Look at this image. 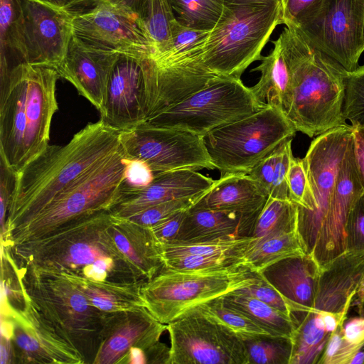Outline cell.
<instances>
[{"mask_svg":"<svg viewBox=\"0 0 364 364\" xmlns=\"http://www.w3.org/2000/svg\"><path fill=\"white\" fill-rule=\"evenodd\" d=\"M343 325L331 335L318 364H350L362 347L349 342L344 337Z\"/></svg>","mask_w":364,"mask_h":364,"instance_id":"43","label":"cell"},{"mask_svg":"<svg viewBox=\"0 0 364 364\" xmlns=\"http://www.w3.org/2000/svg\"><path fill=\"white\" fill-rule=\"evenodd\" d=\"M351 137V125L333 128L317 136L302 159L312 196L311 208L298 210V230L307 254L314 250Z\"/></svg>","mask_w":364,"mask_h":364,"instance_id":"13","label":"cell"},{"mask_svg":"<svg viewBox=\"0 0 364 364\" xmlns=\"http://www.w3.org/2000/svg\"><path fill=\"white\" fill-rule=\"evenodd\" d=\"M18 268L23 289L36 306L77 348L86 363H91L90 358L93 361L105 313L65 277L24 266Z\"/></svg>","mask_w":364,"mask_h":364,"instance_id":"7","label":"cell"},{"mask_svg":"<svg viewBox=\"0 0 364 364\" xmlns=\"http://www.w3.org/2000/svg\"><path fill=\"white\" fill-rule=\"evenodd\" d=\"M342 328L344 337L349 342L359 346L364 345V317L360 316L345 321Z\"/></svg>","mask_w":364,"mask_h":364,"instance_id":"53","label":"cell"},{"mask_svg":"<svg viewBox=\"0 0 364 364\" xmlns=\"http://www.w3.org/2000/svg\"><path fill=\"white\" fill-rule=\"evenodd\" d=\"M174 16L181 25L211 31L221 17L225 0H168Z\"/></svg>","mask_w":364,"mask_h":364,"instance_id":"35","label":"cell"},{"mask_svg":"<svg viewBox=\"0 0 364 364\" xmlns=\"http://www.w3.org/2000/svg\"><path fill=\"white\" fill-rule=\"evenodd\" d=\"M363 286L364 250H346L321 267L311 311L333 315L345 322Z\"/></svg>","mask_w":364,"mask_h":364,"instance_id":"22","label":"cell"},{"mask_svg":"<svg viewBox=\"0 0 364 364\" xmlns=\"http://www.w3.org/2000/svg\"><path fill=\"white\" fill-rule=\"evenodd\" d=\"M225 1L228 2H233V3H239V4H262V3H267L273 0H225ZM282 2L284 8V14H285V9L287 6V0H279Z\"/></svg>","mask_w":364,"mask_h":364,"instance_id":"56","label":"cell"},{"mask_svg":"<svg viewBox=\"0 0 364 364\" xmlns=\"http://www.w3.org/2000/svg\"><path fill=\"white\" fill-rule=\"evenodd\" d=\"M289 198L298 210L307 211L312 206V196L303 159L292 156L287 173Z\"/></svg>","mask_w":364,"mask_h":364,"instance_id":"41","label":"cell"},{"mask_svg":"<svg viewBox=\"0 0 364 364\" xmlns=\"http://www.w3.org/2000/svg\"><path fill=\"white\" fill-rule=\"evenodd\" d=\"M186 210L180 211L150 227L156 237L162 244L171 242L175 240Z\"/></svg>","mask_w":364,"mask_h":364,"instance_id":"50","label":"cell"},{"mask_svg":"<svg viewBox=\"0 0 364 364\" xmlns=\"http://www.w3.org/2000/svg\"><path fill=\"white\" fill-rule=\"evenodd\" d=\"M165 267L178 271L221 270L242 264V257L232 255H182L164 257Z\"/></svg>","mask_w":364,"mask_h":364,"instance_id":"39","label":"cell"},{"mask_svg":"<svg viewBox=\"0 0 364 364\" xmlns=\"http://www.w3.org/2000/svg\"><path fill=\"white\" fill-rule=\"evenodd\" d=\"M291 25L347 72L358 68L364 52V0H318Z\"/></svg>","mask_w":364,"mask_h":364,"instance_id":"12","label":"cell"},{"mask_svg":"<svg viewBox=\"0 0 364 364\" xmlns=\"http://www.w3.org/2000/svg\"><path fill=\"white\" fill-rule=\"evenodd\" d=\"M169 364H248L242 339L196 308L167 324Z\"/></svg>","mask_w":364,"mask_h":364,"instance_id":"15","label":"cell"},{"mask_svg":"<svg viewBox=\"0 0 364 364\" xmlns=\"http://www.w3.org/2000/svg\"><path fill=\"white\" fill-rule=\"evenodd\" d=\"M199 198H183L161 203L149 207L127 219L150 228L180 211L188 210Z\"/></svg>","mask_w":364,"mask_h":364,"instance_id":"42","label":"cell"},{"mask_svg":"<svg viewBox=\"0 0 364 364\" xmlns=\"http://www.w3.org/2000/svg\"><path fill=\"white\" fill-rule=\"evenodd\" d=\"M321 267L311 254L279 260L259 273L291 304L297 323L312 311Z\"/></svg>","mask_w":364,"mask_h":364,"instance_id":"25","label":"cell"},{"mask_svg":"<svg viewBox=\"0 0 364 364\" xmlns=\"http://www.w3.org/2000/svg\"><path fill=\"white\" fill-rule=\"evenodd\" d=\"M154 176L155 173L146 162L140 159L126 157V166L120 193L148 186L153 181Z\"/></svg>","mask_w":364,"mask_h":364,"instance_id":"47","label":"cell"},{"mask_svg":"<svg viewBox=\"0 0 364 364\" xmlns=\"http://www.w3.org/2000/svg\"><path fill=\"white\" fill-rule=\"evenodd\" d=\"M292 139L282 142L276 149V161L273 183L269 197L282 200H289L287 185V173L291 159Z\"/></svg>","mask_w":364,"mask_h":364,"instance_id":"45","label":"cell"},{"mask_svg":"<svg viewBox=\"0 0 364 364\" xmlns=\"http://www.w3.org/2000/svg\"><path fill=\"white\" fill-rule=\"evenodd\" d=\"M352 140L356 168L364 189V126H352Z\"/></svg>","mask_w":364,"mask_h":364,"instance_id":"52","label":"cell"},{"mask_svg":"<svg viewBox=\"0 0 364 364\" xmlns=\"http://www.w3.org/2000/svg\"><path fill=\"white\" fill-rule=\"evenodd\" d=\"M210 32L188 28L176 21L171 44L144 58L146 121L220 77L209 70L203 60Z\"/></svg>","mask_w":364,"mask_h":364,"instance_id":"6","label":"cell"},{"mask_svg":"<svg viewBox=\"0 0 364 364\" xmlns=\"http://www.w3.org/2000/svg\"><path fill=\"white\" fill-rule=\"evenodd\" d=\"M221 297L200 304L196 309L234 332L242 339L250 336L270 335L245 315L225 305Z\"/></svg>","mask_w":364,"mask_h":364,"instance_id":"38","label":"cell"},{"mask_svg":"<svg viewBox=\"0 0 364 364\" xmlns=\"http://www.w3.org/2000/svg\"><path fill=\"white\" fill-rule=\"evenodd\" d=\"M267 106L256 99L240 78L219 77L144 122L203 136Z\"/></svg>","mask_w":364,"mask_h":364,"instance_id":"11","label":"cell"},{"mask_svg":"<svg viewBox=\"0 0 364 364\" xmlns=\"http://www.w3.org/2000/svg\"><path fill=\"white\" fill-rule=\"evenodd\" d=\"M318 0H287L284 24H294L298 18Z\"/></svg>","mask_w":364,"mask_h":364,"instance_id":"54","label":"cell"},{"mask_svg":"<svg viewBox=\"0 0 364 364\" xmlns=\"http://www.w3.org/2000/svg\"><path fill=\"white\" fill-rule=\"evenodd\" d=\"M74 35L97 48L138 58L149 57L152 46L137 21L106 1L73 17Z\"/></svg>","mask_w":364,"mask_h":364,"instance_id":"17","label":"cell"},{"mask_svg":"<svg viewBox=\"0 0 364 364\" xmlns=\"http://www.w3.org/2000/svg\"><path fill=\"white\" fill-rule=\"evenodd\" d=\"M253 240V237H244L191 243H163V256L232 255L243 257Z\"/></svg>","mask_w":364,"mask_h":364,"instance_id":"36","label":"cell"},{"mask_svg":"<svg viewBox=\"0 0 364 364\" xmlns=\"http://www.w3.org/2000/svg\"><path fill=\"white\" fill-rule=\"evenodd\" d=\"M343 113L353 127L364 126V65L346 73Z\"/></svg>","mask_w":364,"mask_h":364,"instance_id":"40","label":"cell"},{"mask_svg":"<svg viewBox=\"0 0 364 364\" xmlns=\"http://www.w3.org/2000/svg\"><path fill=\"white\" fill-rule=\"evenodd\" d=\"M235 291L238 293L253 296L293 317L295 320L293 309L289 301L259 273L257 281L255 283Z\"/></svg>","mask_w":364,"mask_h":364,"instance_id":"44","label":"cell"},{"mask_svg":"<svg viewBox=\"0 0 364 364\" xmlns=\"http://www.w3.org/2000/svg\"><path fill=\"white\" fill-rule=\"evenodd\" d=\"M276 161V149L269 155L261 160L249 174L269 195L273 183L274 166Z\"/></svg>","mask_w":364,"mask_h":364,"instance_id":"49","label":"cell"},{"mask_svg":"<svg viewBox=\"0 0 364 364\" xmlns=\"http://www.w3.org/2000/svg\"><path fill=\"white\" fill-rule=\"evenodd\" d=\"M119 141L127 158L146 162L154 173L178 169H215L203 136L143 122L119 132Z\"/></svg>","mask_w":364,"mask_h":364,"instance_id":"14","label":"cell"},{"mask_svg":"<svg viewBox=\"0 0 364 364\" xmlns=\"http://www.w3.org/2000/svg\"><path fill=\"white\" fill-rule=\"evenodd\" d=\"M61 275L71 281L89 301L103 313L146 307L141 293V287L144 281L122 283L93 281L81 277Z\"/></svg>","mask_w":364,"mask_h":364,"instance_id":"30","label":"cell"},{"mask_svg":"<svg viewBox=\"0 0 364 364\" xmlns=\"http://www.w3.org/2000/svg\"><path fill=\"white\" fill-rule=\"evenodd\" d=\"M119 55L92 46L73 35L66 56L56 70L100 112Z\"/></svg>","mask_w":364,"mask_h":364,"instance_id":"24","label":"cell"},{"mask_svg":"<svg viewBox=\"0 0 364 364\" xmlns=\"http://www.w3.org/2000/svg\"><path fill=\"white\" fill-rule=\"evenodd\" d=\"M278 38L291 74L287 117L296 132L314 137L348 124L343 113L347 71L313 48L293 25Z\"/></svg>","mask_w":364,"mask_h":364,"instance_id":"4","label":"cell"},{"mask_svg":"<svg viewBox=\"0 0 364 364\" xmlns=\"http://www.w3.org/2000/svg\"><path fill=\"white\" fill-rule=\"evenodd\" d=\"M63 9L73 16L94 9L101 0H40Z\"/></svg>","mask_w":364,"mask_h":364,"instance_id":"51","label":"cell"},{"mask_svg":"<svg viewBox=\"0 0 364 364\" xmlns=\"http://www.w3.org/2000/svg\"><path fill=\"white\" fill-rule=\"evenodd\" d=\"M356 299L359 316L364 317V286L358 294Z\"/></svg>","mask_w":364,"mask_h":364,"instance_id":"57","label":"cell"},{"mask_svg":"<svg viewBox=\"0 0 364 364\" xmlns=\"http://www.w3.org/2000/svg\"><path fill=\"white\" fill-rule=\"evenodd\" d=\"M258 273L242 264L204 271L164 269L144 282L141 293L146 308L161 323L168 324L200 304L255 283Z\"/></svg>","mask_w":364,"mask_h":364,"instance_id":"10","label":"cell"},{"mask_svg":"<svg viewBox=\"0 0 364 364\" xmlns=\"http://www.w3.org/2000/svg\"><path fill=\"white\" fill-rule=\"evenodd\" d=\"M121 147L119 132L107 127L101 119L88 124L65 145H48L16 176L1 245L55 196Z\"/></svg>","mask_w":364,"mask_h":364,"instance_id":"2","label":"cell"},{"mask_svg":"<svg viewBox=\"0 0 364 364\" xmlns=\"http://www.w3.org/2000/svg\"><path fill=\"white\" fill-rule=\"evenodd\" d=\"M215 182V180L192 169L156 173L148 186L120 193L119 199L109 212L114 217L127 218L161 203L200 197Z\"/></svg>","mask_w":364,"mask_h":364,"instance_id":"23","label":"cell"},{"mask_svg":"<svg viewBox=\"0 0 364 364\" xmlns=\"http://www.w3.org/2000/svg\"><path fill=\"white\" fill-rule=\"evenodd\" d=\"M122 146L55 196L35 218L16 230L5 247L40 237L85 215L109 210L119 199L126 166Z\"/></svg>","mask_w":364,"mask_h":364,"instance_id":"9","label":"cell"},{"mask_svg":"<svg viewBox=\"0 0 364 364\" xmlns=\"http://www.w3.org/2000/svg\"><path fill=\"white\" fill-rule=\"evenodd\" d=\"M248 364H289L291 338L260 335L242 338Z\"/></svg>","mask_w":364,"mask_h":364,"instance_id":"37","label":"cell"},{"mask_svg":"<svg viewBox=\"0 0 364 364\" xmlns=\"http://www.w3.org/2000/svg\"><path fill=\"white\" fill-rule=\"evenodd\" d=\"M363 39H364V26H363Z\"/></svg>","mask_w":364,"mask_h":364,"instance_id":"59","label":"cell"},{"mask_svg":"<svg viewBox=\"0 0 364 364\" xmlns=\"http://www.w3.org/2000/svg\"><path fill=\"white\" fill-rule=\"evenodd\" d=\"M257 218L225 210L191 207L171 242H200L252 237ZM169 243V242H168Z\"/></svg>","mask_w":364,"mask_h":364,"instance_id":"27","label":"cell"},{"mask_svg":"<svg viewBox=\"0 0 364 364\" xmlns=\"http://www.w3.org/2000/svg\"><path fill=\"white\" fill-rule=\"evenodd\" d=\"M144 58L119 54L110 74L100 119L119 132L146 121Z\"/></svg>","mask_w":364,"mask_h":364,"instance_id":"18","label":"cell"},{"mask_svg":"<svg viewBox=\"0 0 364 364\" xmlns=\"http://www.w3.org/2000/svg\"><path fill=\"white\" fill-rule=\"evenodd\" d=\"M350 364H364V345L353 357Z\"/></svg>","mask_w":364,"mask_h":364,"instance_id":"58","label":"cell"},{"mask_svg":"<svg viewBox=\"0 0 364 364\" xmlns=\"http://www.w3.org/2000/svg\"><path fill=\"white\" fill-rule=\"evenodd\" d=\"M307 254L298 228L282 231L252 242L242 257V264L259 272L284 258Z\"/></svg>","mask_w":364,"mask_h":364,"instance_id":"32","label":"cell"},{"mask_svg":"<svg viewBox=\"0 0 364 364\" xmlns=\"http://www.w3.org/2000/svg\"><path fill=\"white\" fill-rule=\"evenodd\" d=\"M269 195L249 174H227L193 204V207L225 210L258 218Z\"/></svg>","mask_w":364,"mask_h":364,"instance_id":"28","label":"cell"},{"mask_svg":"<svg viewBox=\"0 0 364 364\" xmlns=\"http://www.w3.org/2000/svg\"><path fill=\"white\" fill-rule=\"evenodd\" d=\"M296 130L282 110L267 106L203 136L212 163L227 174H247Z\"/></svg>","mask_w":364,"mask_h":364,"instance_id":"8","label":"cell"},{"mask_svg":"<svg viewBox=\"0 0 364 364\" xmlns=\"http://www.w3.org/2000/svg\"><path fill=\"white\" fill-rule=\"evenodd\" d=\"M112 222L109 210L100 211L6 248L18 266L93 281H144L117 247L110 231Z\"/></svg>","mask_w":364,"mask_h":364,"instance_id":"1","label":"cell"},{"mask_svg":"<svg viewBox=\"0 0 364 364\" xmlns=\"http://www.w3.org/2000/svg\"><path fill=\"white\" fill-rule=\"evenodd\" d=\"M272 43V52L262 56L261 63L252 70L260 72L261 76L250 90L259 102L277 107L287 116L291 105L290 70L279 39Z\"/></svg>","mask_w":364,"mask_h":364,"instance_id":"29","label":"cell"},{"mask_svg":"<svg viewBox=\"0 0 364 364\" xmlns=\"http://www.w3.org/2000/svg\"><path fill=\"white\" fill-rule=\"evenodd\" d=\"M284 8L279 0L262 4L225 1L220 18L207 38L203 60L220 77L240 78L262 51L279 24Z\"/></svg>","mask_w":364,"mask_h":364,"instance_id":"5","label":"cell"},{"mask_svg":"<svg viewBox=\"0 0 364 364\" xmlns=\"http://www.w3.org/2000/svg\"><path fill=\"white\" fill-rule=\"evenodd\" d=\"M0 363H16L12 340L11 338L4 336H1L0 338Z\"/></svg>","mask_w":364,"mask_h":364,"instance_id":"55","label":"cell"},{"mask_svg":"<svg viewBox=\"0 0 364 364\" xmlns=\"http://www.w3.org/2000/svg\"><path fill=\"white\" fill-rule=\"evenodd\" d=\"M28 63L55 70L74 35L73 16L40 0H22Z\"/></svg>","mask_w":364,"mask_h":364,"instance_id":"19","label":"cell"},{"mask_svg":"<svg viewBox=\"0 0 364 364\" xmlns=\"http://www.w3.org/2000/svg\"><path fill=\"white\" fill-rule=\"evenodd\" d=\"M16 174L0 158V223L1 236L6 230L8 211L16 183Z\"/></svg>","mask_w":364,"mask_h":364,"instance_id":"48","label":"cell"},{"mask_svg":"<svg viewBox=\"0 0 364 364\" xmlns=\"http://www.w3.org/2000/svg\"><path fill=\"white\" fill-rule=\"evenodd\" d=\"M221 298L225 305L241 312L270 335L292 338L297 326L293 317L253 296L236 291Z\"/></svg>","mask_w":364,"mask_h":364,"instance_id":"33","label":"cell"},{"mask_svg":"<svg viewBox=\"0 0 364 364\" xmlns=\"http://www.w3.org/2000/svg\"><path fill=\"white\" fill-rule=\"evenodd\" d=\"M110 231L119 250L140 279L150 280L164 269L162 243L149 227L112 216Z\"/></svg>","mask_w":364,"mask_h":364,"instance_id":"26","label":"cell"},{"mask_svg":"<svg viewBox=\"0 0 364 364\" xmlns=\"http://www.w3.org/2000/svg\"><path fill=\"white\" fill-rule=\"evenodd\" d=\"M364 191L358 173L352 137L338 171L331 203L311 255L321 267L346 250L348 213Z\"/></svg>","mask_w":364,"mask_h":364,"instance_id":"21","label":"cell"},{"mask_svg":"<svg viewBox=\"0 0 364 364\" xmlns=\"http://www.w3.org/2000/svg\"><path fill=\"white\" fill-rule=\"evenodd\" d=\"M25 294L24 307L11 308L6 314H1L13 324L11 340L16 363H86L77 348L60 334L26 291Z\"/></svg>","mask_w":364,"mask_h":364,"instance_id":"16","label":"cell"},{"mask_svg":"<svg viewBox=\"0 0 364 364\" xmlns=\"http://www.w3.org/2000/svg\"><path fill=\"white\" fill-rule=\"evenodd\" d=\"M346 250H364V191L354 202L345 227Z\"/></svg>","mask_w":364,"mask_h":364,"instance_id":"46","label":"cell"},{"mask_svg":"<svg viewBox=\"0 0 364 364\" xmlns=\"http://www.w3.org/2000/svg\"><path fill=\"white\" fill-rule=\"evenodd\" d=\"M298 228V206L290 200L269 197L255 225L254 240Z\"/></svg>","mask_w":364,"mask_h":364,"instance_id":"34","label":"cell"},{"mask_svg":"<svg viewBox=\"0 0 364 364\" xmlns=\"http://www.w3.org/2000/svg\"><path fill=\"white\" fill-rule=\"evenodd\" d=\"M59 77L53 68L21 63L0 81V158L16 174L49 145Z\"/></svg>","mask_w":364,"mask_h":364,"instance_id":"3","label":"cell"},{"mask_svg":"<svg viewBox=\"0 0 364 364\" xmlns=\"http://www.w3.org/2000/svg\"><path fill=\"white\" fill-rule=\"evenodd\" d=\"M167 325L159 321L146 307L105 313L99 346L92 364L122 363L134 348L145 350L157 342Z\"/></svg>","mask_w":364,"mask_h":364,"instance_id":"20","label":"cell"},{"mask_svg":"<svg viewBox=\"0 0 364 364\" xmlns=\"http://www.w3.org/2000/svg\"><path fill=\"white\" fill-rule=\"evenodd\" d=\"M0 81L21 63H28L22 0H0Z\"/></svg>","mask_w":364,"mask_h":364,"instance_id":"31","label":"cell"}]
</instances>
